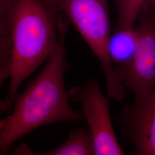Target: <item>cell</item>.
Segmentation results:
<instances>
[{
  "label": "cell",
  "mask_w": 155,
  "mask_h": 155,
  "mask_svg": "<svg viewBox=\"0 0 155 155\" xmlns=\"http://www.w3.org/2000/svg\"><path fill=\"white\" fill-rule=\"evenodd\" d=\"M123 137L139 155H155V85L122 106L118 117Z\"/></svg>",
  "instance_id": "obj_6"
},
{
  "label": "cell",
  "mask_w": 155,
  "mask_h": 155,
  "mask_svg": "<svg viewBox=\"0 0 155 155\" xmlns=\"http://www.w3.org/2000/svg\"><path fill=\"white\" fill-rule=\"evenodd\" d=\"M62 14L77 28L101 63L108 98L120 101L126 87L117 78L109 52L111 27L108 0H56Z\"/></svg>",
  "instance_id": "obj_3"
},
{
  "label": "cell",
  "mask_w": 155,
  "mask_h": 155,
  "mask_svg": "<svg viewBox=\"0 0 155 155\" xmlns=\"http://www.w3.org/2000/svg\"><path fill=\"white\" fill-rule=\"evenodd\" d=\"M136 44L135 27L130 29L114 30L109 42V52L114 66L124 65L130 61Z\"/></svg>",
  "instance_id": "obj_8"
},
{
  "label": "cell",
  "mask_w": 155,
  "mask_h": 155,
  "mask_svg": "<svg viewBox=\"0 0 155 155\" xmlns=\"http://www.w3.org/2000/svg\"><path fill=\"white\" fill-rule=\"evenodd\" d=\"M11 27L13 43L10 84L2 111L13 106L23 81L48 61L64 41L67 25H59L56 0H0Z\"/></svg>",
  "instance_id": "obj_1"
},
{
  "label": "cell",
  "mask_w": 155,
  "mask_h": 155,
  "mask_svg": "<svg viewBox=\"0 0 155 155\" xmlns=\"http://www.w3.org/2000/svg\"><path fill=\"white\" fill-rule=\"evenodd\" d=\"M70 100L81 104L94 142L95 155H124L111 120L109 100L101 91L98 83L90 79L68 90Z\"/></svg>",
  "instance_id": "obj_5"
},
{
  "label": "cell",
  "mask_w": 155,
  "mask_h": 155,
  "mask_svg": "<svg viewBox=\"0 0 155 155\" xmlns=\"http://www.w3.org/2000/svg\"><path fill=\"white\" fill-rule=\"evenodd\" d=\"M135 29L137 44L132 59L114 70L119 81L138 98L155 85V0L144 1Z\"/></svg>",
  "instance_id": "obj_4"
},
{
  "label": "cell",
  "mask_w": 155,
  "mask_h": 155,
  "mask_svg": "<svg viewBox=\"0 0 155 155\" xmlns=\"http://www.w3.org/2000/svg\"><path fill=\"white\" fill-rule=\"evenodd\" d=\"M68 68L62 41L36 78L17 97L11 114L0 121V155L38 127L55 122H82L83 113L72 109L64 85Z\"/></svg>",
  "instance_id": "obj_2"
},
{
  "label": "cell",
  "mask_w": 155,
  "mask_h": 155,
  "mask_svg": "<svg viewBox=\"0 0 155 155\" xmlns=\"http://www.w3.org/2000/svg\"><path fill=\"white\" fill-rule=\"evenodd\" d=\"M117 21L114 30L134 28L140 9L145 0H114Z\"/></svg>",
  "instance_id": "obj_10"
},
{
  "label": "cell",
  "mask_w": 155,
  "mask_h": 155,
  "mask_svg": "<svg viewBox=\"0 0 155 155\" xmlns=\"http://www.w3.org/2000/svg\"><path fill=\"white\" fill-rule=\"evenodd\" d=\"M11 27L5 13L0 10V83L9 78L12 61Z\"/></svg>",
  "instance_id": "obj_9"
},
{
  "label": "cell",
  "mask_w": 155,
  "mask_h": 155,
  "mask_svg": "<svg viewBox=\"0 0 155 155\" xmlns=\"http://www.w3.org/2000/svg\"><path fill=\"white\" fill-rule=\"evenodd\" d=\"M13 153L17 155H95V150L90 132L79 127L71 131L66 141L54 150L36 152L27 144H21L14 150Z\"/></svg>",
  "instance_id": "obj_7"
}]
</instances>
